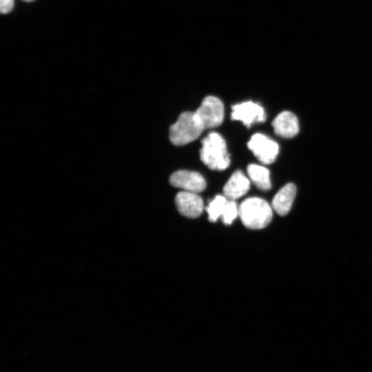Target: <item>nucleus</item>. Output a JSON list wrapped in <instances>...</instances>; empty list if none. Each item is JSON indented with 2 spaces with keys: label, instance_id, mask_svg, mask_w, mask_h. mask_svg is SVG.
<instances>
[{
  "label": "nucleus",
  "instance_id": "obj_10",
  "mask_svg": "<svg viewBox=\"0 0 372 372\" xmlns=\"http://www.w3.org/2000/svg\"><path fill=\"white\" fill-rule=\"evenodd\" d=\"M249 187V180L241 171L236 170L223 187V194L227 198L235 200L244 196Z\"/></svg>",
  "mask_w": 372,
  "mask_h": 372
},
{
  "label": "nucleus",
  "instance_id": "obj_8",
  "mask_svg": "<svg viewBox=\"0 0 372 372\" xmlns=\"http://www.w3.org/2000/svg\"><path fill=\"white\" fill-rule=\"evenodd\" d=\"M175 201L178 211L185 217L196 218L203 213V201L197 193L180 192L176 196Z\"/></svg>",
  "mask_w": 372,
  "mask_h": 372
},
{
  "label": "nucleus",
  "instance_id": "obj_9",
  "mask_svg": "<svg viewBox=\"0 0 372 372\" xmlns=\"http://www.w3.org/2000/svg\"><path fill=\"white\" fill-rule=\"evenodd\" d=\"M275 134L284 138H292L299 132L296 116L289 111L280 113L272 121Z\"/></svg>",
  "mask_w": 372,
  "mask_h": 372
},
{
  "label": "nucleus",
  "instance_id": "obj_16",
  "mask_svg": "<svg viewBox=\"0 0 372 372\" xmlns=\"http://www.w3.org/2000/svg\"><path fill=\"white\" fill-rule=\"evenodd\" d=\"M23 1H27V2H30V1H34V0H23Z\"/></svg>",
  "mask_w": 372,
  "mask_h": 372
},
{
  "label": "nucleus",
  "instance_id": "obj_2",
  "mask_svg": "<svg viewBox=\"0 0 372 372\" xmlns=\"http://www.w3.org/2000/svg\"><path fill=\"white\" fill-rule=\"evenodd\" d=\"M200 158L209 168L223 170L230 164L229 154L223 138L216 132L209 133L201 141Z\"/></svg>",
  "mask_w": 372,
  "mask_h": 372
},
{
  "label": "nucleus",
  "instance_id": "obj_7",
  "mask_svg": "<svg viewBox=\"0 0 372 372\" xmlns=\"http://www.w3.org/2000/svg\"><path fill=\"white\" fill-rule=\"evenodd\" d=\"M170 184L184 191L199 193L205 189L206 182L203 176L196 172L178 170L169 177Z\"/></svg>",
  "mask_w": 372,
  "mask_h": 372
},
{
  "label": "nucleus",
  "instance_id": "obj_6",
  "mask_svg": "<svg viewBox=\"0 0 372 372\" xmlns=\"http://www.w3.org/2000/svg\"><path fill=\"white\" fill-rule=\"evenodd\" d=\"M231 118L240 121L247 127L255 123L264 122L266 114L264 108L259 104L252 101H246L237 103L232 107Z\"/></svg>",
  "mask_w": 372,
  "mask_h": 372
},
{
  "label": "nucleus",
  "instance_id": "obj_1",
  "mask_svg": "<svg viewBox=\"0 0 372 372\" xmlns=\"http://www.w3.org/2000/svg\"><path fill=\"white\" fill-rule=\"evenodd\" d=\"M269 204L260 198L251 197L243 200L238 207V216L242 224L251 229L267 227L272 219Z\"/></svg>",
  "mask_w": 372,
  "mask_h": 372
},
{
  "label": "nucleus",
  "instance_id": "obj_15",
  "mask_svg": "<svg viewBox=\"0 0 372 372\" xmlns=\"http://www.w3.org/2000/svg\"><path fill=\"white\" fill-rule=\"evenodd\" d=\"M14 6V0H0V12L1 14L10 12Z\"/></svg>",
  "mask_w": 372,
  "mask_h": 372
},
{
  "label": "nucleus",
  "instance_id": "obj_13",
  "mask_svg": "<svg viewBox=\"0 0 372 372\" xmlns=\"http://www.w3.org/2000/svg\"><path fill=\"white\" fill-rule=\"evenodd\" d=\"M227 200L228 198L224 195H217L209 202L206 207V211L210 221L216 222L219 217H221Z\"/></svg>",
  "mask_w": 372,
  "mask_h": 372
},
{
  "label": "nucleus",
  "instance_id": "obj_3",
  "mask_svg": "<svg viewBox=\"0 0 372 372\" xmlns=\"http://www.w3.org/2000/svg\"><path fill=\"white\" fill-rule=\"evenodd\" d=\"M204 127L195 112H185L169 127V140L175 145H183L196 140Z\"/></svg>",
  "mask_w": 372,
  "mask_h": 372
},
{
  "label": "nucleus",
  "instance_id": "obj_11",
  "mask_svg": "<svg viewBox=\"0 0 372 372\" xmlns=\"http://www.w3.org/2000/svg\"><path fill=\"white\" fill-rule=\"evenodd\" d=\"M296 194V187L293 183L283 186L274 196L271 205L274 211L280 216L288 214Z\"/></svg>",
  "mask_w": 372,
  "mask_h": 372
},
{
  "label": "nucleus",
  "instance_id": "obj_4",
  "mask_svg": "<svg viewBox=\"0 0 372 372\" xmlns=\"http://www.w3.org/2000/svg\"><path fill=\"white\" fill-rule=\"evenodd\" d=\"M195 114L204 129L216 127L223 121L224 106L218 98L208 96L203 99Z\"/></svg>",
  "mask_w": 372,
  "mask_h": 372
},
{
  "label": "nucleus",
  "instance_id": "obj_5",
  "mask_svg": "<svg viewBox=\"0 0 372 372\" xmlns=\"http://www.w3.org/2000/svg\"><path fill=\"white\" fill-rule=\"evenodd\" d=\"M247 146L256 157L265 165L273 163L279 152L278 143L260 133L254 134L247 143Z\"/></svg>",
  "mask_w": 372,
  "mask_h": 372
},
{
  "label": "nucleus",
  "instance_id": "obj_14",
  "mask_svg": "<svg viewBox=\"0 0 372 372\" xmlns=\"http://www.w3.org/2000/svg\"><path fill=\"white\" fill-rule=\"evenodd\" d=\"M238 206L234 200L228 199L221 216L222 221L225 225H230L238 216Z\"/></svg>",
  "mask_w": 372,
  "mask_h": 372
},
{
  "label": "nucleus",
  "instance_id": "obj_12",
  "mask_svg": "<svg viewBox=\"0 0 372 372\" xmlns=\"http://www.w3.org/2000/svg\"><path fill=\"white\" fill-rule=\"evenodd\" d=\"M247 174L258 189L262 191H267L271 189L270 174L269 169L265 167L249 164L247 166Z\"/></svg>",
  "mask_w": 372,
  "mask_h": 372
}]
</instances>
